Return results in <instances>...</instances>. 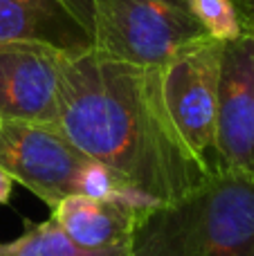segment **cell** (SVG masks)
Returning <instances> with one entry per match:
<instances>
[{
    "mask_svg": "<svg viewBox=\"0 0 254 256\" xmlns=\"http://www.w3.org/2000/svg\"><path fill=\"white\" fill-rule=\"evenodd\" d=\"M212 168L254 178V32L223 43Z\"/></svg>",
    "mask_w": 254,
    "mask_h": 256,
    "instance_id": "obj_6",
    "label": "cell"
},
{
    "mask_svg": "<svg viewBox=\"0 0 254 256\" xmlns=\"http://www.w3.org/2000/svg\"><path fill=\"white\" fill-rule=\"evenodd\" d=\"M0 245H2V243H0Z\"/></svg>",
    "mask_w": 254,
    "mask_h": 256,
    "instance_id": "obj_15",
    "label": "cell"
},
{
    "mask_svg": "<svg viewBox=\"0 0 254 256\" xmlns=\"http://www.w3.org/2000/svg\"><path fill=\"white\" fill-rule=\"evenodd\" d=\"M220 54L223 43L207 38L162 68V90L171 120L194 155L207 166H212L214 155Z\"/></svg>",
    "mask_w": 254,
    "mask_h": 256,
    "instance_id": "obj_5",
    "label": "cell"
},
{
    "mask_svg": "<svg viewBox=\"0 0 254 256\" xmlns=\"http://www.w3.org/2000/svg\"><path fill=\"white\" fill-rule=\"evenodd\" d=\"M0 256H128V245L110 250H84L74 245L52 218L43 222L25 220V230L0 245Z\"/></svg>",
    "mask_w": 254,
    "mask_h": 256,
    "instance_id": "obj_10",
    "label": "cell"
},
{
    "mask_svg": "<svg viewBox=\"0 0 254 256\" xmlns=\"http://www.w3.org/2000/svg\"><path fill=\"white\" fill-rule=\"evenodd\" d=\"M88 162L56 128L0 120V168L50 209L66 196L79 194Z\"/></svg>",
    "mask_w": 254,
    "mask_h": 256,
    "instance_id": "obj_4",
    "label": "cell"
},
{
    "mask_svg": "<svg viewBox=\"0 0 254 256\" xmlns=\"http://www.w3.org/2000/svg\"><path fill=\"white\" fill-rule=\"evenodd\" d=\"M189 7L205 30L207 38L216 43H230L243 34L241 18L232 0H189Z\"/></svg>",
    "mask_w": 254,
    "mask_h": 256,
    "instance_id": "obj_11",
    "label": "cell"
},
{
    "mask_svg": "<svg viewBox=\"0 0 254 256\" xmlns=\"http://www.w3.org/2000/svg\"><path fill=\"white\" fill-rule=\"evenodd\" d=\"M68 52L45 43H0V120L56 126Z\"/></svg>",
    "mask_w": 254,
    "mask_h": 256,
    "instance_id": "obj_7",
    "label": "cell"
},
{
    "mask_svg": "<svg viewBox=\"0 0 254 256\" xmlns=\"http://www.w3.org/2000/svg\"><path fill=\"white\" fill-rule=\"evenodd\" d=\"M142 212L110 200H97L84 194H72L52 207L56 227L84 250H110L130 243Z\"/></svg>",
    "mask_w": 254,
    "mask_h": 256,
    "instance_id": "obj_9",
    "label": "cell"
},
{
    "mask_svg": "<svg viewBox=\"0 0 254 256\" xmlns=\"http://www.w3.org/2000/svg\"><path fill=\"white\" fill-rule=\"evenodd\" d=\"M66 7L79 18V22L90 32V18H92V0H63Z\"/></svg>",
    "mask_w": 254,
    "mask_h": 256,
    "instance_id": "obj_12",
    "label": "cell"
},
{
    "mask_svg": "<svg viewBox=\"0 0 254 256\" xmlns=\"http://www.w3.org/2000/svg\"><path fill=\"white\" fill-rule=\"evenodd\" d=\"M32 40L68 54L92 50L90 32L63 0H0V43Z\"/></svg>",
    "mask_w": 254,
    "mask_h": 256,
    "instance_id": "obj_8",
    "label": "cell"
},
{
    "mask_svg": "<svg viewBox=\"0 0 254 256\" xmlns=\"http://www.w3.org/2000/svg\"><path fill=\"white\" fill-rule=\"evenodd\" d=\"M90 38L102 56L164 68L207 34L189 0H92Z\"/></svg>",
    "mask_w": 254,
    "mask_h": 256,
    "instance_id": "obj_3",
    "label": "cell"
},
{
    "mask_svg": "<svg viewBox=\"0 0 254 256\" xmlns=\"http://www.w3.org/2000/svg\"><path fill=\"white\" fill-rule=\"evenodd\" d=\"M54 128L158 204L182 198L214 173L171 120L162 68L115 61L92 50L66 54Z\"/></svg>",
    "mask_w": 254,
    "mask_h": 256,
    "instance_id": "obj_1",
    "label": "cell"
},
{
    "mask_svg": "<svg viewBox=\"0 0 254 256\" xmlns=\"http://www.w3.org/2000/svg\"><path fill=\"white\" fill-rule=\"evenodd\" d=\"M14 184H16V182H14V178L0 168V204H9L12 194H14Z\"/></svg>",
    "mask_w": 254,
    "mask_h": 256,
    "instance_id": "obj_14",
    "label": "cell"
},
{
    "mask_svg": "<svg viewBox=\"0 0 254 256\" xmlns=\"http://www.w3.org/2000/svg\"><path fill=\"white\" fill-rule=\"evenodd\" d=\"M128 256H254V178L214 171L182 198L148 207Z\"/></svg>",
    "mask_w": 254,
    "mask_h": 256,
    "instance_id": "obj_2",
    "label": "cell"
},
{
    "mask_svg": "<svg viewBox=\"0 0 254 256\" xmlns=\"http://www.w3.org/2000/svg\"><path fill=\"white\" fill-rule=\"evenodd\" d=\"M241 18L243 32H254V0H232Z\"/></svg>",
    "mask_w": 254,
    "mask_h": 256,
    "instance_id": "obj_13",
    "label": "cell"
}]
</instances>
